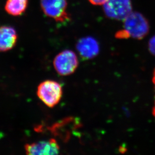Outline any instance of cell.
Wrapping results in <instances>:
<instances>
[{"mask_svg":"<svg viewBox=\"0 0 155 155\" xmlns=\"http://www.w3.org/2000/svg\"><path fill=\"white\" fill-rule=\"evenodd\" d=\"M78 60L76 54L71 50H66L59 53L53 60L56 71L61 76L73 74L78 66Z\"/></svg>","mask_w":155,"mask_h":155,"instance_id":"3","label":"cell"},{"mask_svg":"<svg viewBox=\"0 0 155 155\" xmlns=\"http://www.w3.org/2000/svg\"></svg>","mask_w":155,"mask_h":155,"instance_id":"15","label":"cell"},{"mask_svg":"<svg viewBox=\"0 0 155 155\" xmlns=\"http://www.w3.org/2000/svg\"><path fill=\"white\" fill-rule=\"evenodd\" d=\"M40 2L43 11L49 17L61 23L70 20L69 14L66 12V0H40Z\"/></svg>","mask_w":155,"mask_h":155,"instance_id":"4","label":"cell"},{"mask_svg":"<svg viewBox=\"0 0 155 155\" xmlns=\"http://www.w3.org/2000/svg\"><path fill=\"white\" fill-rule=\"evenodd\" d=\"M76 49L81 57L84 59L94 58L100 52L98 42L91 37H86L79 40L76 44Z\"/></svg>","mask_w":155,"mask_h":155,"instance_id":"7","label":"cell"},{"mask_svg":"<svg viewBox=\"0 0 155 155\" xmlns=\"http://www.w3.org/2000/svg\"><path fill=\"white\" fill-rule=\"evenodd\" d=\"M27 155H56L58 154L60 147L54 139L27 143L25 146Z\"/></svg>","mask_w":155,"mask_h":155,"instance_id":"6","label":"cell"},{"mask_svg":"<svg viewBox=\"0 0 155 155\" xmlns=\"http://www.w3.org/2000/svg\"><path fill=\"white\" fill-rule=\"evenodd\" d=\"M105 15L110 19L124 20L132 12L130 0H108L104 5Z\"/></svg>","mask_w":155,"mask_h":155,"instance_id":"5","label":"cell"},{"mask_svg":"<svg viewBox=\"0 0 155 155\" xmlns=\"http://www.w3.org/2000/svg\"><path fill=\"white\" fill-rule=\"evenodd\" d=\"M16 31L13 27H0V52H6L13 48L17 40Z\"/></svg>","mask_w":155,"mask_h":155,"instance_id":"8","label":"cell"},{"mask_svg":"<svg viewBox=\"0 0 155 155\" xmlns=\"http://www.w3.org/2000/svg\"><path fill=\"white\" fill-rule=\"evenodd\" d=\"M28 0H7L5 9L10 15L18 16L25 12Z\"/></svg>","mask_w":155,"mask_h":155,"instance_id":"9","label":"cell"},{"mask_svg":"<svg viewBox=\"0 0 155 155\" xmlns=\"http://www.w3.org/2000/svg\"><path fill=\"white\" fill-rule=\"evenodd\" d=\"M149 50L151 54L155 56V35L150 40L149 42Z\"/></svg>","mask_w":155,"mask_h":155,"instance_id":"11","label":"cell"},{"mask_svg":"<svg viewBox=\"0 0 155 155\" xmlns=\"http://www.w3.org/2000/svg\"><path fill=\"white\" fill-rule=\"evenodd\" d=\"M153 116H154L155 118V105L153 108Z\"/></svg>","mask_w":155,"mask_h":155,"instance_id":"14","label":"cell"},{"mask_svg":"<svg viewBox=\"0 0 155 155\" xmlns=\"http://www.w3.org/2000/svg\"><path fill=\"white\" fill-rule=\"evenodd\" d=\"M63 94L62 87L55 81L47 80L41 82L37 88V94L40 100L49 107L59 103Z\"/></svg>","mask_w":155,"mask_h":155,"instance_id":"1","label":"cell"},{"mask_svg":"<svg viewBox=\"0 0 155 155\" xmlns=\"http://www.w3.org/2000/svg\"><path fill=\"white\" fill-rule=\"evenodd\" d=\"M108 0H88V1L94 5H104Z\"/></svg>","mask_w":155,"mask_h":155,"instance_id":"12","label":"cell"},{"mask_svg":"<svg viewBox=\"0 0 155 155\" xmlns=\"http://www.w3.org/2000/svg\"><path fill=\"white\" fill-rule=\"evenodd\" d=\"M153 83L154 84V86L155 88V69L154 71V73H153V76L152 79Z\"/></svg>","mask_w":155,"mask_h":155,"instance_id":"13","label":"cell"},{"mask_svg":"<svg viewBox=\"0 0 155 155\" xmlns=\"http://www.w3.org/2000/svg\"><path fill=\"white\" fill-rule=\"evenodd\" d=\"M116 37L118 39H127L130 38L129 33L126 30L124 29L119 31L116 34Z\"/></svg>","mask_w":155,"mask_h":155,"instance_id":"10","label":"cell"},{"mask_svg":"<svg viewBox=\"0 0 155 155\" xmlns=\"http://www.w3.org/2000/svg\"><path fill=\"white\" fill-rule=\"evenodd\" d=\"M124 29L130 37L140 40L146 36L149 31V24L147 19L139 12L130 13L124 20Z\"/></svg>","mask_w":155,"mask_h":155,"instance_id":"2","label":"cell"}]
</instances>
